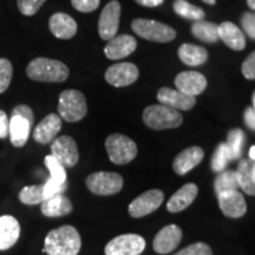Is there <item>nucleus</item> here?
I'll return each mask as SVG.
<instances>
[{
    "label": "nucleus",
    "instance_id": "obj_7",
    "mask_svg": "<svg viewBox=\"0 0 255 255\" xmlns=\"http://www.w3.org/2000/svg\"><path fill=\"white\" fill-rule=\"evenodd\" d=\"M87 187L96 195H114L123 188V177L117 173L98 171L87 178Z\"/></svg>",
    "mask_w": 255,
    "mask_h": 255
},
{
    "label": "nucleus",
    "instance_id": "obj_21",
    "mask_svg": "<svg viewBox=\"0 0 255 255\" xmlns=\"http://www.w3.org/2000/svg\"><path fill=\"white\" fill-rule=\"evenodd\" d=\"M199 188L194 183H187L183 187H181L173 196L170 197L167 203V209L170 213L182 212L188 208L194 200L196 199Z\"/></svg>",
    "mask_w": 255,
    "mask_h": 255
},
{
    "label": "nucleus",
    "instance_id": "obj_12",
    "mask_svg": "<svg viewBox=\"0 0 255 255\" xmlns=\"http://www.w3.org/2000/svg\"><path fill=\"white\" fill-rule=\"evenodd\" d=\"M121 18V5L119 1L113 0L105 5L100 15L98 21V32L103 40H110L116 37L120 26Z\"/></svg>",
    "mask_w": 255,
    "mask_h": 255
},
{
    "label": "nucleus",
    "instance_id": "obj_30",
    "mask_svg": "<svg viewBox=\"0 0 255 255\" xmlns=\"http://www.w3.org/2000/svg\"><path fill=\"white\" fill-rule=\"evenodd\" d=\"M174 11L184 19H189V20H203L205 18V12L202 8L197 7L195 5H191L187 0H175Z\"/></svg>",
    "mask_w": 255,
    "mask_h": 255
},
{
    "label": "nucleus",
    "instance_id": "obj_41",
    "mask_svg": "<svg viewBox=\"0 0 255 255\" xmlns=\"http://www.w3.org/2000/svg\"><path fill=\"white\" fill-rule=\"evenodd\" d=\"M12 115H15V116L23 117V119L27 120L31 124H33V122H34L33 111H32L31 108L27 107V105L20 104V105H18V107H15L14 109H13V111H12Z\"/></svg>",
    "mask_w": 255,
    "mask_h": 255
},
{
    "label": "nucleus",
    "instance_id": "obj_13",
    "mask_svg": "<svg viewBox=\"0 0 255 255\" xmlns=\"http://www.w3.org/2000/svg\"><path fill=\"white\" fill-rule=\"evenodd\" d=\"M139 71L132 63H119L110 66L105 72V81L116 88L131 85L138 78Z\"/></svg>",
    "mask_w": 255,
    "mask_h": 255
},
{
    "label": "nucleus",
    "instance_id": "obj_4",
    "mask_svg": "<svg viewBox=\"0 0 255 255\" xmlns=\"http://www.w3.org/2000/svg\"><path fill=\"white\" fill-rule=\"evenodd\" d=\"M58 113L60 119L73 123L83 120L88 113L87 100L78 90H65L59 96Z\"/></svg>",
    "mask_w": 255,
    "mask_h": 255
},
{
    "label": "nucleus",
    "instance_id": "obj_44",
    "mask_svg": "<svg viewBox=\"0 0 255 255\" xmlns=\"http://www.w3.org/2000/svg\"><path fill=\"white\" fill-rule=\"evenodd\" d=\"M137 4L145 6V7H156V6H159L163 4L164 0H135Z\"/></svg>",
    "mask_w": 255,
    "mask_h": 255
},
{
    "label": "nucleus",
    "instance_id": "obj_28",
    "mask_svg": "<svg viewBox=\"0 0 255 255\" xmlns=\"http://www.w3.org/2000/svg\"><path fill=\"white\" fill-rule=\"evenodd\" d=\"M252 164L253 159H241L238 165L237 180L239 183V188H241L248 195H255V181L252 175Z\"/></svg>",
    "mask_w": 255,
    "mask_h": 255
},
{
    "label": "nucleus",
    "instance_id": "obj_14",
    "mask_svg": "<svg viewBox=\"0 0 255 255\" xmlns=\"http://www.w3.org/2000/svg\"><path fill=\"white\" fill-rule=\"evenodd\" d=\"M216 196H218L220 209L227 218L238 219L246 214V201L239 190L223 191Z\"/></svg>",
    "mask_w": 255,
    "mask_h": 255
},
{
    "label": "nucleus",
    "instance_id": "obj_8",
    "mask_svg": "<svg viewBox=\"0 0 255 255\" xmlns=\"http://www.w3.org/2000/svg\"><path fill=\"white\" fill-rule=\"evenodd\" d=\"M145 250V241L141 235L123 234L113 239L105 246V255H139Z\"/></svg>",
    "mask_w": 255,
    "mask_h": 255
},
{
    "label": "nucleus",
    "instance_id": "obj_34",
    "mask_svg": "<svg viewBox=\"0 0 255 255\" xmlns=\"http://www.w3.org/2000/svg\"><path fill=\"white\" fill-rule=\"evenodd\" d=\"M232 161L231 152L226 143H220L216 146L214 155L212 158V170L215 173H221V171L226 170V167L229 162Z\"/></svg>",
    "mask_w": 255,
    "mask_h": 255
},
{
    "label": "nucleus",
    "instance_id": "obj_47",
    "mask_svg": "<svg viewBox=\"0 0 255 255\" xmlns=\"http://www.w3.org/2000/svg\"><path fill=\"white\" fill-rule=\"evenodd\" d=\"M202 1H205L206 4H208V5H215L216 0H202Z\"/></svg>",
    "mask_w": 255,
    "mask_h": 255
},
{
    "label": "nucleus",
    "instance_id": "obj_27",
    "mask_svg": "<svg viewBox=\"0 0 255 255\" xmlns=\"http://www.w3.org/2000/svg\"><path fill=\"white\" fill-rule=\"evenodd\" d=\"M178 57L186 65L199 66L208 59V52L205 47L194 45V44H183L178 49Z\"/></svg>",
    "mask_w": 255,
    "mask_h": 255
},
{
    "label": "nucleus",
    "instance_id": "obj_43",
    "mask_svg": "<svg viewBox=\"0 0 255 255\" xmlns=\"http://www.w3.org/2000/svg\"><path fill=\"white\" fill-rule=\"evenodd\" d=\"M244 119L246 126L250 128L251 130H254L255 131V109L253 107H248L246 110H245Z\"/></svg>",
    "mask_w": 255,
    "mask_h": 255
},
{
    "label": "nucleus",
    "instance_id": "obj_16",
    "mask_svg": "<svg viewBox=\"0 0 255 255\" xmlns=\"http://www.w3.org/2000/svg\"><path fill=\"white\" fill-rule=\"evenodd\" d=\"M177 90L189 96L202 94L207 88V79L203 75L196 71H183L178 73L175 78Z\"/></svg>",
    "mask_w": 255,
    "mask_h": 255
},
{
    "label": "nucleus",
    "instance_id": "obj_26",
    "mask_svg": "<svg viewBox=\"0 0 255 255\" xmlns=\"http://www.w3.org/2000/svg\"><path fill=\"white\" fill-rule=\"evenodd\" d=\"M32 124L20 116L12 115L9 119V139L15 148H21L26 144L31 132Z\"/></svg>",
    "mask_w": 255,
    "mask_h": 255
},
{
    "label": "nucleus",
    "instance_id": "obj_39",
    "mask_svg": "<svg viewBox=\"0 0 255 255\" xmlns=\"http://www.w3.org/2000/svg\"><path fill=\"white\" fill-rule=\"evenodd\" d=\"M71 2L77 11L89 13V12L95 11L100 6L101 0H71Z\"/></svg>",
    "mask_w": 255,
    "mask_h": 255
},
{
    "label": "nucleus",
    "instance_id": "obj_20",
    "mask_svg": "<svg viewBox=\"0 0 255 255\" xmlns=\"http://www.w3.org/2000/svg\"><path fill=\"white\" fill-rule=\"evenodd\" d=\"M203 156H205V152L200 146H190V148L184 149L174 159V171L177 175H186L202 162Z\"/></svg>",
    "mask_w": 255,
    "mask_h": 255
},
{
    "label": "nucleus",
    "instance_id": "obj_37",
    "mask_svg": "<svg viewBox=\"0 0 255 255\" xmlns=\"http://www.w3.org/2000/svg\"><path fill=\"white\" fill-rule=\"evenodd\" d=\"M212 250L205 242H196L190 245L175 255H212Z\"/></svg>",
    "mask_w": 255,
    "mask_h": 255
},
{
    "label": "nucleus",
    "instance_id": "obj_40",
    "mask_svg": "<svg viewBox=\"0 0 255 255\" xmlns=\"http://www.w3.org/2000/svg\"><path fill=\"white\" fill-rule=\"evenodd\" d=\"M242 75L247 79H255V51L247 57L242 64Z\"/></svg>",
    "mask_w": 255,
    "mask_h": 255
},
{
    "label": "nucleus",
    "instance_id": "obj_3",
    "mask_svg": "<svg viewBox=\"0 0 255 255\" xmlns=\"http://www.w3.org/2000/svg\"><path fill=\"white\" fill-rule=\"evenodd\" d=\"M143 122L154 130L174 129L182 124L183 117L178 110L162 104H155L143 111Z\"/></svg>",
    "mask_w": 255,
    "mask_h": 255
},
{
    "label": "nucleus",
    "instance_id": "obj_1",
    "mask_svg": "<svg viewBox=\"0 0 255 255\" xmlns=\"http://www.w3.org/2000/svg\"><path fill=\"white\" fill-rule=\"evenodd\" d=\"M82 240L77 229L72 226H62L46 235L44 251L47 255H77Z\"/></svg>",
    "mask_w": 255,
    "mask_h": 255
},
{
    "label": "nucleus",
    "instance_id": "obj_48",
    "mask_svg": "<svg viewBox=\"0 0 255 255\" xmlns=\"http://www.w3.org/2000/svg\"><path fill=\"white\" fill-rule=\"evenodd\" d=\"M252 175H253V178L255 181V161H253V164H252Z\"/></svg>",
    "mask_w": 255,
    "mask_h": 255
},
{
    "label": "nucleus",
    "instance_id": "obj_46",
    "mask_svg": "<svg viewBox=\"0 0 255 255\" xmlns=\"http://www.w3.org/2000/svg\"><path fill=\"white\" fill-rule=\"evenodd\" d=\"M247 4L250 6V8L255 9V0H247Z\"/></svg>",
    "mask_w": 255,
    "mask_h": 255
},
{
    "label": "nucleus",
    "instance_id": "obj_17",
    "mask_svg": "<svg viewBox=\"0 0 255 255\" xmlns=\"http://www.w3.org/2000/svg\"><path fill=\"white\" fill-rule=\"evenodd\" d=\"M137 47V41L130 34H121L109 40L104 49L107 58L117 60L130 56Z\"/></svg>",
    "mask_w": 255,
    "mask_h": 255
},
{
    "label": "nucleus",
    "instance_id": "obj_9",
    "mask_svg": "<svg viewBox=\"0 0 255 255\" xmlns=\"http://www.w3.org/2000/svg\"><path fill=\"white\" fill-rule=\"evenodd\" d=\"M44 162L50 171V178L44 183V197L47 199L57 194H63V191L68 187L65 167L59 163L52 155H47Z\"/></svg>",
    "mask_w": 255,
    "mask_h": 255
},
{
    "label": "nucleus",
    "instance_id": "obj_25",
    "mask_svg": "<svg viewBox=\"0 0 255 255\" xmlns=\"http://www.w3.org/2000/svg\"><path fill=\"white\" fill-rule=\"evenodd\" d=\"M219 37L226 45L235 51H241L246 47L244 32L231 21H225L219 25Z\"/></svg>",
    "mask_w": 255,
    "mask_h": 255
},
{
    "label": "nucleus",
    "instance_id": "obj_49",
    "mask_svg": "<svg viewBox=\"0 0 255 255\" xmlns=\"http://www.w3.org/2000/svg\"><path fill=\"white\" fill-rule=\"evenodd\" d=\"M253 108L255 109V92L253 94Z\"/></svg>",
    "mask_w": 255,
    "mask_h": 255
},
{
    "label": "nucleus",
    "instance_id": "obj_10",
    "mask_svg": "<svg viewBox=\"0 0 255 255\" xmlns=\"http://www.w3.org/2000/svg\"><path fill=\"white\" fill-rule=\"evenodd\" d=\"M51 155L65 168L75 167L79 159L77 144L70 136L56 137L51 142Z\"/></svg>",
    "mask_w": 255,
    "mask_h": 255
},
{
    "label": "nucleus",
    "instance_id": "obj_15",
    "mask_svg": "<svg viewBox=\"0 0 255 255\" xmlns=\"http://www.w3.org/2000/svg\"><path fill=\"white\" fill-rule=\"evenodd\" d=\"M181 240H182L181 228L176 225H169L156 234L152 246H154L156 253L168 254L176 250Z\"/></svg>",
    "mask_w": 255,
    "mask_h": 255
},
{
    "label": "nucleus",
    "instance_id": "obj_2",
    "mask_svg": "<svg viewBox=\"0 0 255 255\" xmlns=\"http://www.w3.org/2000/svg\"><path fill=\"white\" fill-rule=\"evenodd\" d=\"M28 78L37 82L62 83L69 77V68L59 60L36 58L26 68Z\"/></svg>",
    "mask_w": 255,
    "mask_h": 255
},
{
    "label": "nucleus",
    "instance_id": "obj_19",
    "mask_svg": "<svg viewBox=\"0 0 255 255\" xmlns=\"http://www.w3.org/2000/svg\"><path fill=\"white\" fill-rule=\"evenodd\" d=\"M62 129V119L59 115L50 114L38 124L33 131L34 141L40 144H47L56 138Z\"/></svg>",
    "mask_w": 255,
    "mask_h": 255
},
{
    "label": "nucleus",
    "instance_id": "obj_35",
    "mask_svg": "<svg viewBox=\"0 0 255 255\" xmlns=\"http://www.w3.org/2000/svg\"><path fill=\"white\" fill-rule=\"evenodd\" d=\"M12 73H13V69L9 60L0 58V94L7 90L12 79Z\"/></svg>",
    "mask_w": 255,
    "mask_h": 255
},
{
    "label": "nucleus",
    "instance_id": "obj_32",
    "mask_svg": "<svg viewBox=\"0 0 255 255\" xmlns=\"http://www.w3.org/2000/svg\"><path fill=\"white\" fill-rule=\"evenodd\" d=\"M44 200V183L24 187L19 193V201L27 206L39 205Z\"/></svg>",
    "mask_w": 255,
    "mask_h": 255
},
{
    "label": "nucleus",
    "instance_id": "obj_24",
    "mask_svg": "<svg viewBox=\"0 0 255 255\" xmlns=\"http://www.w3.org/2000/svg\"><path fill=\"white\" fill-rule=\"evenodd\" d=\"M41 213L47 218H60L72 212V202L63 194L47 197L40 203Z\"/></svg>",
    "mask_w": 255,
    "mask_h": 255
},
{
    "label": "nucleus",
    "instance_id": "obj_36",
    "mask_svg": "<svg viewBox=\"0 0 255 255\" xmlns=\"http://www.w3.org/2000/svg\"><path fill=\"white\" fill-rule=\"evenodd\" d=\"M46 0H17L19 11L24 15H33Z\"/></svg>",
    "mask_w": 255,
    "mask_h": 255
},
{
    "label": "nucleus",
    "instance_id": "obj_23",
    "mask_svg": "<svg viewBox=\"0 0 255 255\" xmlns=\"http://www.w3.org/2000/svg\"><path fill=\"white\" fill-rule=\"evenodd\" d=\"M20 237V225L17 219L11 215L0 218V251H6L12 246Z\"/></svg>",
    "mask_w": 255,
    "mask_h": 255
},
{
    "label": "nucleus",
    "instance_id": "obj_31",
    "mask_svg": "<svg viewBox=\"0 0 255 255\" xmlns=\"http://www.w3.org/2000/svg\"><path fill=\"white\" fill-rule=\"evenodd\" d=\"M239 183L235 170H223L219 173L214 181V189L216 195L228 190H238Z\"/></svg>",
    "mask_w": 255,
    "mask_h": 255
},
{
    "label": "nucleus",
    "instance_id": "obj_6",
    "mask_svg": "<svg viewBox=\"0 0 255 255\" xmlns=\"http://www.w3.org/2000/svg\"><path fill=\"white\" fill-rule=\"evenodd\" d=\"M131 27L137 36L155 43H168L176 37V32L173 27L150 19H135L131 23Z\"/></svg>",
    "mask_w": 255,
    "mask_h": 255
},
{
    "label": "nucleus",
    "instance_id": "obj_45",
    "mask_svg": "<svg viewBox=\"0 0 255 255\" xmlns=\"http://www.w3.org/2000/svg\"><path fill=\"white\" fill-rule=\"evenodd\" d=\"M250 158L253 159V161H255V145H253L250 149Z\"/></svg>",
    "mask_w": 255,
    "mask_h": 255
},
{
    "label": "nucleus",
    "instance_id": "obj_29",
    "mask_svg": "<svg viewBox=\"0 0 255 255\" xmlns=\"http://www.w3.org/2000/svg\"><path fill=\"white\" fill-rule=\"evenodd\" d=\"M191 32L197 39L206 41V43H216L220 39L219 25L210 23V21H195L191 26Z\"/></svg>",
    "mask_w": 255,
    "mask_h": 255
},
{
    "label": "nucleus",
    "instance_id": "obj_22",
    "mask_svg": "<svg viewBox=\"0 0 255 255\" xmlns=\"http://www.w3.org/2000/svg\"><path fill=\"white\" fill-rule=\"evenodd\" d=\"M50 31L59 39H70L77 32V23L71 15L66 13H55L49 21Z\"/></svg>",
    "mask_w": 255,
    "mask_h": 255
},
{
    "label": "nucleus",
    "instance_id": "obj_38",
    "mask_svg": "<svg viewBox=\"0 0 255 255\" xmlns=\"http://www.w3.org/2000/svg\"><path fill=\"white\" fill-rule=\"evenodd\" d=\"M241 25L247 36L255 40V13L245 12L241 17Z\"/></svg>",
    "mask_w": 255,
    "mask_h": 255
},
{
    "label": "nucleus",
    "instance_id": "obj_11",
    "mask_svg": "<svg viewBox=\"0 0 255 255\" xmlns=\"http://www.w3.org/2000/svg\"><path fill=\"white\" fill-rule=\"evenodd\" d=\"M164 199L163 191L158 189H150L145 193L137 196L129 205V214L132 218H143V216L151 214L159 206L162 205Z\"/></svg>",
    "mask_w": 255,
    "mask_h": 255
},
{
    "label": "nucleus",
    "instance_id": "obj_18",
    "mask_svg": "<svg viewBox=\"0 0 255 255\" xmlns=\"http://www.w3.org/2000/svg\"><path fill=\"white\" fill-rule=\"evenodd\" d=\"M157 100L162 105L175 110H190L196 103L194 96L186 95L170 88H162L157 94Z\"/></svg>",
    "mask_w": 255,
    "mask_h": 255
},
{
    "label": "nucleus",
    "instance_id": "obj_42",
    "mask_svg": "<svg viewBox=\"0 0 255 255\" xmlns=\"http://www.w3.org/2000/svg\"><path fill=\"white\" fill-rule=\"evenodd\" d=\"M9 132V120L6 113L0 110V138H6Z\"/></svg>",
    "mask_w": 255,
    "mask_h": 255
},
{
    "label": "nucleus",
    "instance_id": "obj_33",
    "mask_svg": "<svg viewBox=\"0 0 255 255\" xmlns=\"http://www.w3.org/2000/svg\"><path fill=\"white\" fill-rule=\"evenodd\" d=\"M245 141H246V136L245 132L241 129H232L228 132L227 136V144L229 152H231L232 161L234 159H239L242 155V150H244Z\"/></svg>",
    "mask_w": 255,
    "mask_h": 255
},
{
    "label": "nucleus",
    "instance_id": "obj_5",
    "mask_svg": "<svg viewBox=\"0 0 255 255\" xmlns=\"http://www.w3.org/2000/svg\"><path fill=\"white\" fill-rule=\"evenodd\" d=\"M108 155L110 161L115 164H128L136 157L137 145L128 136L121 133H113L105 141Z\"/></svg>",
    "mask_w": 255,
    "mask_h": 255
}]
</instances>
